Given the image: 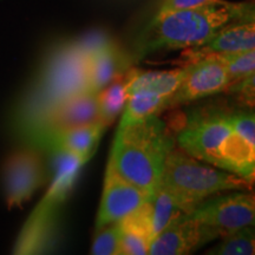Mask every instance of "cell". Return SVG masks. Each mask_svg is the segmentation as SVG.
Returning a JSON list of instances; mask_svg holds the SVG:
<instances>
[{
	"mask_svg": "<svg viewBox=\"0 0 255 255\" xmlns=\"http://www.w3.org/2000/svg\"><path fill=\"white\" fill-rule=\"evenodd\" d=\"M101 32L64 40L47 53L15 110L14 127L21 137L58 105L79 94L90 92L88 58Z\"/></svg>",
	"mask_w": 255,
	"mask_h": 255,
	"instance_id": "2",
	"label": "cell"
},
{
	"mask_svg": "<svg viewBox=\"0 0 255 255\" xmlns=\"http://www.w3.org/2000/svg\"><path fill=\"white\" fill-rule=\"evenodd\" d=\"M233 21H255L254 0H223L150 19L139 31L131 53L128 55L133 64L163 51L201 46Z\"/></svg>",
	"mask_w": 255,
	"mask_h": 255,
	"instance_id": "3",
	"label": "cell"
},
{
	"mask_svg": "<svg viewBox=\"0 0 255 255\" xmlns=\"http://www.w3.org/2000/svg\"><path fill=\"white\" fill-rule=\"evenodd\" d=\"M169 97L149 95L135 94L128 97L123 109V116L120 126H127L138 121L145 120L146 117L159 115L162 111L167 110Z\"/></svg>",
	"mask_w": 255,
	"mask_h": 255,
	"instance_id": "18",
	"label": "cell"
},
{
	"mask_svg": "<svg viewBox=\"0 0 255 255\" xmlns=\"http://www.w3.org/2000/svg\"><path fill=\"white\" fill-rule=\"evenodd\" d=\"M255 49V21H233L201 46L186 49L182 58L187 63L216 53H235Z\"/></svg>",
	"mask_w": 255,
	"mask_h": 255,
	"instance_id": "14",
	"label": "cell"
},
{
	"mask_svg": "<svg viewBox=\"0 0 255 255\" xmlns=\"http://www.w3.org/2000/svg\"><path fill=\"white\" fill-rule=\"evenodd\" d=\"M152 205V240L169 225L171 220L182 214V210L170 194L159 186L151 200Z\"/></svg>",
	"mask_w": 255,
	"mask_h": 255,
	"instance_id": "20",
	"label": "cell"
},
{
	"mask_svg": "<svg viewBox=\"0 0 255 255\" xmlns=\"http://www.w3.org/2000/svg\"><path fill=\"white\" fill-rule=\"evenodd\" d=\"M46 178L45 165L38 149L27 146L6 159L2 180L8 208L21 207L43 186Z\"/></svg>",
	"mask_w": 255,
	"mask_h": 255,
	"instance_id": "8",
	"label": "cell"
},
{
	"mask_svg": "<svg viewBox=\"0 0 255 255\" xmlns=\"http://www.w3.org/2000/svg\"><path fill=\"white\" fill-rule=\"evenodd\" d=\"M121 225L120 221L110 223L105 227L97 229L91 247L94 255H120Z\"/></svg>",
	"mask_w": 255,
	"mask_h": 255,
	"instance_id": "22",
	"label": "cell"
},
{
	"mask_svg": "<svg viewBox=\"0 0 255 255\" xmlns=\"http://www.w3.org/2000/svg\"><path fill=\"white\" fill-rule=\"evenodd\" d=\"M127 82L128 75L126 71L117 76L113 82L97 94L101 121L107 127H109L124 109L128 100Z\"/></svg>",
	"mask_w": 255,
	"mask_h": 255,
	"instance_id": "17",
	"label": "cell"
},
{
	"mask_svg": "<svg viewBox=\"0 0 255 255\" xmlns=\"http://www.w3.org/2000/svg\"><path fill=\"white\" fill-rule=\"evenodd\" d=\"M175 143L200 161L239 175L253 183L255 174V117L216 101L187 111Z\"/></svg>",
	"mask_w": 255,
	"mask_h": 255,
	"instance_id": "1",
	"label": "cell"
},
{
	"mask_svg": "<svg viewBox=\"0 0 255 255\" xmlns=\"http://www.w3.org/2000/svg\"><path fill=\"white\" fill-rule=\"evenodd\" d=\"M231 76L232 82L247 77L255 70V49L235 53H216Z\"/></svg>",
	"mask_w": 255,
	"mask_h": 255,
	"instance_id": "21",
	"label": "cell"
},
{
	"mask_svg": "<svg viewBox=\"0 0 255 255\" xmlns=\"http://www.w3.org/2000/svg\"><path fill=\"white\" fill-rule=\"evenodd\" d=\"M221 1H223V0H159L150 19L159 18L162 15L171 13V12L181 11V9L195 8L203 5Z\"/></svg>",
	"mask_w": 255,
	"mask_h": 255,
	"instance_id": "25",
	"label": "cell"
},
{
	"mask_svg": "<svg viewBox=\"0 0 255 255\" xmlns=\"http://www.w3.org/2000/svg\"><path fill=\"white\" fill-rule=\"evenodd\" d=\"M154 199L150 191L130 183L108 163L104 178L103 195L96 220V231L121 221L133 210Z\"/></svg>",
	"mask_w": 255,
	"mask_h": 255,
	"instance_id": "12",
	"label": "cell"
},
{
	"mask_svg": "<svg viewBox=\"0 0 255 255\" xmlns=\"http://www.w3.org/2000/svg\"><path fill=\"white\" fill-rule=\"evenodd\" d=\"M53 177L44 199L34 209L18 239L15 254H37L51 250L58 233L59 209L75 186L79 171L90 158L65 151L50 152Z\"/></svg>",
	"mask_w": 255,
	"mask_h": 255,
	"instance_id": "6",
	"label": "cell"
},
{
	"mask_svg": "<svg viewBox=\"0 0 255 255\" xmlns=\"http://www.w3.org/2000/svg\"><path fill=\"white\" fill-rule=\"evenodd\" d=\"M252 182L200 161L178 146L165 158L161 184L186 214L202 201L223 191H251Z\"/></svg>",
	"mask_w": 255,
	"mask_h": 255,
	"instance_id": "5",
	"label": "cell"
},
{
	"mask_svg": "<svg viewBox=\"0 0 255 255\" xmlns=\"http://www.w3.org/2000/svg\"><path fill=\"white\" fill-rule=\"evenodd\" d=\"M175 138L158 115L119 126L109 163L130 183L155 194L161 184L165 158Z\"/></svg>",
	"mask_w": 255,
	"mask_h": 255,
	"instance_id": "4",
	"label": "cell"
},
{
	"mask_svg": "<svg viewBox=\"0 0 255 255\" xmlns=\"http://www.w3.org/2000/svg\"><path fill=\"white\" fill-rule=\"evenodd\" d=\"M121 225L120 255H145L149 253L151 241L141 233Z\"/></svg>",
	"mask_w": 255,
	"mask_h": 255,
	"instance_id": "23",
	"label": "cell"
},
{
	"mask_svg": "<svg viewBox=\"0 0 255 255\" xmlns=\"http://www.w3.org/2000/svg\"><path fill=\"white\" fill-rule=\"evenodd\" d=\"M187 64L189 66L188 75L169 96L167 109L219 94L232 82L227 69L218 56L208 55Z\"/></svg>",
	"mask_w": 255,
	"mask_h": 255,
	"instance_id": "10",
	"label": "cell"
},
{
	"mask_svg": "<svg viewBox=\"0 0 255 255\" xmlns=\"http://www.w3.org/2000/svg\"><path fill=\"white\" fill-rule=\"evenodd\" d=\"M107 128L101 121L87 126L72 128L51 136L37 149L49 154L53 151H65L82 157L91 158Z\"/></svg>",
	"mask_w": 255,
	"mask_h": 255,
	"instance_id": "15",
	"label": "cell"
},
{
	"mask_svg": "<svg viewBox=\"0 0 255 255\" xmlns=\"http://www.w3.org/2000/svg\"><path fill=\"white\" fill-rule=\"evenodd\" d=\"M221 241L207 252L210 255H253L255 253L254 225H248L222 235Z\"/></svg>",
	"mask_w": 255,
	"mask_h": 255,
	"instance_id": "19",
	"label": "cell"
},
{
	"mask_svg": "<svg viewBox=\"0 0 255 255\" xmlns=\"http://www.w3.org/2000/svg\"><path fill=\"white\" fill-rule=\"evenodd\" d=\"M191 218L218 228L222 234L254 225L255 197L251 191L235 190L226 195L210 196L189 213Z\"/></svg>",
	"mask_w": 255,
	"mask_h": 255,
	"instance_id": "9",
	"label": "cell"
},
{
	"mask_svg": "<svg viewBox=\"0 0 255 255\" xmlns=\"http://www.w3.org/2000/svg\"><path fill=\"white\" fill-rule=\"evenodd\" d=\"M218 228L206 225L182 213L171 220L156 235L149 247L151 255H182L199 250L203 245L222 237Z\"/></svg>",
	"mask_w": 255,
	"mask_h": 255,
	"instance_id": "11",
	"label": "cell"
},
{
	"mask_svg": "<svg viewBox=\"0 0 255 255\" xmlns=\"http://www.w3.org/2000/svg\"><path fill=\"white\" fill-rule=\"evenodd\" d=\"M131 64L128 52H123L107 34L101 33L89 53V90L98 94L117 76L126 72Z\"/></svg>",
	"mask_w": 255,
	"mask_h": 255,
	"instance_id": "13",
	"label": "cell"
},
{
	"mask_svg": "<svg viewBox=\"0 0 255 255\" xmlns=\"http://www.w3.org/2000/svg\"><path fill=\"white\" fill-rule=\"evenodd\" d=\"M254 73L247 77L233 81L226 87L223 91L228 94L237 95L241 107H246L248 109L254 108Z\"/></svg>",
	"mask_w": 255,
	"mask_h": 255,
	"instance_id": "24",
	"label": "cell"
},
{
	"mask_svg": "<svg viewBox=\"0 0 255 255\" xmlns=\"http://www.w3.org/2000/svg\"><path fill=\"white\" fill-rule=\"evenodd\" d=\"M189 71L188 64L170 71H146L129 68L127 70V95L149 94L169 97L182 83Z\"/></svg>",
	"mask_w": 255,
	"mask_h": 255,
	"instance_id": "16",
	"label": "cell"
},
{
	"mask_svg": "<svg viewBox=\"0 0 255 255\" xmlns=\"http://www.w3.org/2000/svg\"><path fill=\"white\" fill-rule=\"evenodd\" d=\"M100 121L101 115L97 94L84 92L55 108L39 123L32 128L23 137V139L32 148L37 149L41 143L56 133Z\"/></svg>",
	"mask_w": 255,
	"mask_h": 255,
	"instance_id": "7",
	"label": "cell"
}]
</instances>
